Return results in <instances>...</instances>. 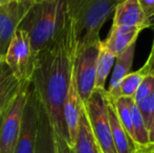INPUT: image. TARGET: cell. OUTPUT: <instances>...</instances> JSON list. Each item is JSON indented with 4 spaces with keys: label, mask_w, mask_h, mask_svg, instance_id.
Masks as SVG:
<instances>
[{
    "label": "cell",
    "mask_w": 154,
    "mask_h": 153,
    "mask_svg": "<svg viewBox=\"0 0 154 153\" xmlns=\"http://www.w3.org/2000/svg\"><path fill=\"white\" fill-rule=\"evenodd\" d=\"M77 53L75 27L67 11L61 35L49 46L35 55L31 83L57 134L67 142L63 104L67 93ZM68 144V143H67Z\"/></svg>",
    "instance_id": "cell-1"
},
{
    "label": "cell",
    "mask_w": 154,
    "mask_h": 153,
    "mask_svg": "<svg viewBox=\"0 0 154 153\" xmlns=\"http://www.w3.org/2000/svg\"><path fill=\"white\" fill-rule=\"evenodd\" d=\"M66 18V0H34L18 29L29 36L36 55L57 40Z\"/></svg>",
    "instance_id": "cell-2"
},
{
    "label": "cell",
    "mask_w": 154,
    "mask_h": 153,
    "mask_svg": "<svg viewBox=\"0 0 154 153\" xmlns=\"http://www.w3.org/2000/svg\"><path fill=\"white\" fill-rule=\"evenodd\" d=\"M121 0H66L75 27L77 48L100 41V31Z\"/></svg>",
    "instance_id": "cell-3"
},
{
    "label": "cell",
    "mask_w": 154,
    "mask_h": 153,
    "mask_svg": "<svg viewBox=\"0 0 154 153\" xmlns=\"http://www.w3.org/2000/svg\"><path fill=\"white\" fill-rule=\"evenodd\" d=\"M83 104L90 128L102 153H116L110 132L106 89L94 88L91 96Z\"/></svg>",
    "instance_id": "cell-4"
},
{
    "label": "cell",
    "mask_w": 154,
    "mask_h": 153,
    "mask_svg": "<svg viewBox=\"0 0 154 153\" xmlns=\"http://www.w3.org/2000/svg\"><path fill=\"white\" fill-rule=\"evenodd\" d=\"M29 83L23 84L0 116V153H14Z\"/></svg>",
    "instance_id": "cell-5"
},
{
    "label": "cell",
    "mask_w": 154,
    "mask_h": 153,
    "mask_svg": "<svg viewBox=\"0 0 154 153\" xmlns=\"http://www.w3.org/2000/svg\"><path fill=\"white\" fill-rule=\"evenodd\" d=\"M3 60L20 83L31 82L34 72L35 54L29 36L23 31L18 29L14 34Z\"/></svg>",
    "instance_id": "cell-6"
},
{
    "label": "cell",
    "mask_w": 154,
    "mask_h": 153,
    "mask_svg": "<svg viewBox=\"0 0 154 153\" xmlns=\"http://www.w3.org/2000/svg\"><path fill=\"white\" fill-rule=\"evenodd\" d=\"M100 45H101V40L92 44L77 48L75 63H73V74L75 78L78 92L83 103L88 100L94 89Z\"/></svg>",
    "instance_id": "cell-7"
},
{
    "label": "cell",
    "mask_w": 154,
    "mask_h": 153,
    "mask_svg": "<svg viewBox=\"0 0 154 153\" xmlns=\"http://www.w3.org/2000/svg\"><path fill=\"white\" fill-rule=\"evenodd\" d=\"M39 99L34 90L32 83L29 85L27 99L24 105L14 153H34L36 145L37 131H38Z\"/></svg>",
    "instance_id": "cell-8"
},
{
    "label": "cell",
    "mask_w": 154,
    "mask_h": 153,
    "mask_svg": "<svg viewBox=\"0 0 154 153\" xmlns=\"http://www.w3.org/2000/svg\"><path fill=\"white\" fill-rule=\"evenodd\" d=\"M32 3L31 0H17L0 6V56L2 58Z\"/></svg>",
    "instance_id": "cell-9"
},
{
    "label": "cell",
    "mask_w": 154,
    "mask_h": 153,
    "mask_svg": "<svg viewBox=\"0 0 154 153\" xmlns=\"http://www.w3.org/2000/svg\"><path fill=\"white\" fill-rule=\"evenodd\" d=\"M82 106H83V102H82L79 92H78L72 68L70 83H69L64 104H63V118H64L65 127H66L67 131V143L70 148H72L75 137H77Z\"/></svg>",
    "instance_id": "cell-10"
},
{
    "label": "cell",
    "mask_w": 154,
    "mask_h": 153,
    "mask_svg": "<svg viewBox=\"0 0 154 153\" xmlns=\"http://www.w3.org/2000/svg\"><path fill=\"white\" fill-rule=\"evenodd\" d=\"M147 17L138 0H121L113 14V26L138 27L143 31Z\"/></svg>",
    "instance_id": "cell-11"
},
{
    "label": "cell",
    "mask_w": 154,
    "mask_h": 153,
    "mask_svg": "<svg viewBox=\"0 0 154 153\" xmlns=\"http://www.w3.org/2000/svg\"><path fill=\"white\" fill-rule=\"evenodd\" d=\"M106 102H107V112L110 124V132L116 153H133L136 145L130 139L128 133L124 129L119 118L116 115L112 99L106 91Z\"/></svg>",
    "instance_id": "cell-12"
},
{
    "label": "cell",
    "mask_w": 154,
    "mask_h": 153,
    "mask_svg": "<svg viewBox=\"0 0 154 153\" xmlns=\"http://www.w3.org/2000/svg\"><path fill=\"white\" fill-rule=\"evenodd\" d=\"M34 153H57L55 130L40 101H39L38 131H37Z\"/></svg>",
    "instance_id": "cell-13"
},
{
    "label": "cell",
    "mask_w": 154,
    "mask_h": 153,
    "mask_svg": "<svg viewBox=\"0 0 154 153\" xmlns=\"http://www.w3.org/2000/svg\"><path fill=\"white\" fill-rule=\"evenodd\" d=\"M142 29L138 27H126V26H111L109 35L105 40L106 46L114 56H119L125 49H127L133 43H136Z\"/></svg>",
    "instance_id": "cell-14"
},
{
    "label": "cell",
    "mask_w": 154,
    "mask_h": 153,
    "mask_svg": "<svg viewBox=\"0 0 154 153\" xmlns=\"http://www.w3.org/2000/svg\"><path fill=\"white\" fill-rule=\"evenodd\" d=\"M71 150L73 153H102L90 128L84 104L82 106L77 137Z\"/></svg>",
    "instance_id": "cell-15"
},
{
    "label": "cell",
    "mask_w": 154,
    "mask_h": 153,
    "mask_svg": "<svg viewBox=\"0 0 154 153\" xmlns=\"http://www.w3.org/2000/svg\"><path fill=\"white\" fill-rule=\"evenodd\" d=\"M134 53H135V43L131 44L127 49L120 54L116 57V63H114V68L110 79V83L108 86V89H106L107 93L111 98L116 96V89L119 87V84L127 75L131 72L132 64H133Z\"/></svg>",
    "instance_id": "cell-16"
},
{
    "label": "cell",
    "mask_w": 154,
    "mask_h": 153,
    "mask_svg": "<svg viewBox=\"0 0 154 153\" xmlns=\"http://www.w3.org/2000/svg\"><path fill=\"white\" fill-rule=\"evenodd\" d=\"M23 84L17 80L3 60L0 63V116Z\"/></svg>",
    "instance_id": "cell-17"
},
{
    "label": "cell",
    "mask_w": 154,
    "mask_h": 153,
    "mask_svg": "<svg viewBox=\"0 0 154 153\" xmlns=\"http://www.w3.org/2000/svg\"><path fill=\"white\" fill-rule=\"evenodd\" d=\"M116 61V56L106 46L105 42L101 40L100 54L97 62V74H95L94 88L97 89H106L105 83L110 70Z\"/></svg>",
    "instance_id": "cell-18"
},
{
    "label": "cell",
    "mask_w": 154,
    "mask_h": 153,
    "mask_svg": "<svg viewBox=\"0 0 154 153\" xmlns=\"http://www.w3.org/2000/svg\"><path fill=\"white\" fill-rule=\"evenodd\" d=\"M111 99H112V102H113L114 108H116V112L119 118V121L121 122V124H122L124 129L126 130V132L128 133V135L130 136V139L135 144L131 111H130V107H129V98L118 96V98H114V99L111 98Z\"/></svg>",
    "instance_id": "cell-19"
},
{
    "label": "cell",
    "mask_w": 154,
    "mask_h": 153,
    "mask_svg": "<svg viewBox=\"0 0 154 153\" xmlns=\"http://www.w3.org/2000/svg\"><path fill=\"white\" fill-rule=\"evenodd\" d=\"M147 76V74L145 72V70L143 69V67L140 69L136 70V72H130L129 75H127L124 79L121 81V83L119 84V87L116 89V96L114 98L118 96H125V98H133L134 93H135L136 89L140 86V82L143 81L145 77Z\"/></svg>",
    "instance_id": "cell-20"
},
{
    "label": "cell",
    "mask_w": 154,
    "mask_h": 153,
    "mask_svg": "<svg viewBox=\"0 0 154 153\" xmlns=\"http://www.w3.org/2000/svg\"><path fill=\"white\" fill-rule=\"evenodd\" d=\"M129 107L130 111H131L135 144L136 145H147V144H149L148 129H147V126L145 124V121L143 118V115L138 109L137 105L134 103L132 98H129Z\"/></svg>",
    "instance_id": "cell-21"
},
{
    "label": "cell",
    "mask_w": 154,
    "mask_h": 153,
    "mask_svg": "<svg viewBox=\"0 0 154 153\" xmlns=\"http://www.w3.org/2000/svg\"><path fill=\"white\" fill-rule=\"evenodd\" d=\"M154 90V77L147 75L146 77L143 79V81L140 82V86L136 89L135 93L133 96V101L136 105L140 104L146 96H148Z\"/></svg>",
    "instance_id": "cell-22"
},
{
    "label": "cell",
    "mask_w": 154,
    "mask_h": 153,
    "mask_svg": "<svg viewBox=\"0 0 154 153\" xmlns=\"http://www.w3.org/2000/svg\"><path fill=\"white\" fill-rule=\"evenodd\" d=\"M137 107L143 115L147 129H148L149 122H150L151 116H152L154 112V90L148 96H146L140 104H137Z\"/></svg>",
    "instance_id": "cell-23"
},
{
    "label": "cell",
    "mask_w": 154,
    "mask_h": 153,
    "mask_svg": "<svg viewBox=\"0 0 154 153\" xmlns=\"http://www.w3.org/2000/svg\"><path fill=\"white\" fill-rule=\"evenodd\" d=\"M143 69L145 70V72L147 75H150V76L154 77V38H153L152 48H151L150 55H149L146 63L143 65Z\"/></svg>",
    "instance_id": "cell-24"
},
{
    "label": "cell",
    "mask_w": 154,
    "mask_h": 153,
    "mask_svg": "<svg viewBox=\"0 0 154 153\" xmlns=\"http://www.w3.org/2000/svg\"><path fill=\"white\" fill-rule=\"evenodd\" d=\"M56 145H57V153H71V148L67 144V142L61 136L55 132Z\"/></svg>",
    "instance_id": "cell-25"
},
{
    "label": "cell",
    "mask_w": 154,
    "mask_h": 153,
    "mask_svg": "<svg viewBox=\"0 0 154 153\" xmlns=\"http://www.w3.org/2000/svg\"><path fill=\"white\" fill-rule=\"evenodd\" d=\"M138 2H140L146 17L148 18L154 11V0H138Z\"/></svg>",
    "instance_id": "cell-26"
},
{
    "label": "cell",
    "mask_w": 154,
    "mask_h": 153,
    "mask_svg": "<svg viewBox=\"0 0 154 153\" xmlns=\"http://www.w3.org/2000/svg\"><path fill=\"white\" fill-rule=\"evenodd\" d=\"M133 153H154V143L147 145H136Z\"/></svg>",
    "instance_id": "cell-27"
},
{
    "label": "cell",
    "mask_w": 154,
    "mask_h": 153,
    "mask_svg": "<svg viewBox=\"0 0 154 153\" xmlns=\"http://www.w3.org/2000/svg\"><path fill=\"white\" fill-rule=\"evenodd\" d=\"M148 137L149 143H154V112L148 125Z\"/></svg>",
    "instance_id": "cell-28"
},
{
    "label": "cell",
    "mask_w": 154,
    "mask_h": 153,
    "mask_svg": "<svg viewBox=\"0 0 154 153\" xmlns=\"http://www.w3.org/2000/svg\"><path fill=\"white\" fill-rule=\"evenodd\" d=\"M154 29V11L151 13L150 16L147 18L146 23L144 25V29Z\"/></svg>",
    "instance_id": "cell-29"
},
{
    "label": "cell",
    "mask_w": 154,
    "mask_h": 153,
    "mask_svg": "<svg viewBox=\"0 0 154 153\" xmlns=\"http://www.w3.org/2000/svg\"><path fill=\"white\" fill-rule=\"evenodd\" d=\"M14 1H17V0H0V6L4 5V4L11 3V2H14Z\"/></svg>",
    "instance_id": "cell-30"
},
{
    "label": "cell",
    "mask_w": 154,
    "mask_h": 153,
    "mask_svg": "<svg viewBox=\"0 0 154 153\" xmlns=\"http://www.w3.org/2000/svg\"><path fill=\"white\" fill-rule=\"evenodd\" d=\"M2 61H3V58H2L1 56H0V63H1Z\"/></svg>",
    "instance_id": "cell-31"
},
{
    "label": "cell",
    "mask_w": 154,
    "mask_h": 153,
    "mask_svg": "<svg viewBox=\"0 0 154 153\" xmlns=\"http://www.w3.org/2000/svg\"><path fill=\"white\" fill-rule=\"evenodd\" d=\"M71 153H73V152H72V150H71Z\"/></svg>",
    "instance_id": "cell-32"
},
{
    "label": "cell",
    "mask_w": 154,
    "mask_h": 153,
    "mask_svg": "<svg viewBox=\"0 0 154 153\" xmlns=\"http://www.w3.org/2000/svg\"><path fill=\"white\" fill-rule=\"evenodd\" d=\"M31 1H34V0H31Z\"/></svg>",
    "instance_id": "cell-33"
}]
</instances>
